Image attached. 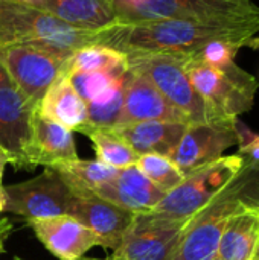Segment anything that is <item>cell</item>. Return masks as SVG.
Returning <instances> with one entry per match:
<instances>
[{"mask_svg":"<svg viewBox=\"0 0 259 260\" xmlns=\"http://www.w3.org/2000/svg\"><path fill=\"white\" fill-rule=\"evenodd\" d=\"M148 120L180 122L191 125L188 117L177 110L143 75L128 69L124 105L119 122L114 128Z\"/></svg>","mask_w":259,"mask_h":260,"instance_id":"cell-14","label":"cell"},{"mask_svg":"<svg viewBox=\"0 0 259 260\" xmlns=\"http://www.w3.org/2000/svg\"><path fill=\"white\" fill-rule=\"evenodd\" d=\"M244 163V155H223L221 158L186 175L183 181L168 192L150 212L171 219L188 221L232 183Z\"/></svg>","mask_w":259,"mask_h":260,"instance_id":"cell-6","label":"cell"},{"mask_svg":"<svg viewBox=\"0 0 259 260\" xmlns=\"http://www.w3.org/2000/svg\"><path fill=\"white\" fill-rule=\"evenodd\" d=\"M259 242V209L234 215L220 238V260H252Z\"/></svg>","mask_w":259,"mask_h":260,"instance_id":"cell-21","label":"cell"},{"mask_svg":"<svg viewBox=\"0 0 259 260\" xmlns=\"http://www.w3.org/2000/svg\"><path fill=\"white\" fill-rule=\"evenodd\" d=\"M79 260H122V259H119V257H116V256H111V257H107V259H85V257H81Z\"/></svg>","mask_w":259,"mask_h":260,"instance_id":"cell-36","label":"cell"},{"mask_svg":"<svg viewBox=\"0 0 259 260\" xmlns=\"http://www.w3.org/2000/svg\"><path fill=\"white\" fill-rule=\"evenodd\" d=\"M5 207H6V193H5V189L0 187V213L5 212Z\"/></svg>","mask_w":259,"mask_h":260,"instance_id":"cell-34","label":"cell"},{"mask_svg":"<svg viewBox=\"0 0 259 260\" xmlns=\"http://www.w3.org/2000/svg\"><path fill=\"white\" fill-rule=\"evenodd\" d=\"M241 47H244V44L240 41L212 40V41L206 43L202 47V50L194 56L208 66H212L217 69H224L235 62V58Z\"/></svg>","mask_w":259,"mask_h":260,"instance_id":"cell-28","label":"cell"},{"mask_svg":"<svg viewBox=\"0 0 259 260\" xmlns=\"http://www.w3.org/2000/svg\"><path fill=\"white\" fill-rule=\"evenodd\" d=\"M93 193L133 213L153 210L166 195L156 187L136 165L119 169V174L113 180L98 187Z\"/></svg>","mask_w":259,"mask_h":260,"instance_id":"cell-17","label":"cell"},{"mask_svg":"<svg viewBox=\"0 0 259 260\" xmlns=\"http://www.w3.org/2000/svg\"><path fill=\"white\" fill-rule=\"evenodd\" d=\"M37 239L60 260H79L93 247H101L98 236L69 215L27 221Z\"/></svg>","mask_w":259,"mask_h":260,"instance_id":"cell-15","label":"cell"},{"mask_svg":"<svg viewBox=\"0 0 259 260\" xmlns=\"http://www.w3.org/2000/svg\"><path fill=\"white\" fill-rule=\"evenodd\" d=\"M212 260H220V259H218V257H214V259H212Z\"/></svg>","mask_w":259,"mask_h":260,"instance_id":"cell-40","label":"cell"},{"mask_svg":"<svg viewBox=\"0 0 259 260\" xmlns=\"http://www.w3.org/2000/svg\"><path fill=\"white\" fill-rule=\"evenodd\" d=\"M234 131L237 136L238 154L259 163V133L247 128L240 119L234 122Z\"/></svg>","mask_w":259,"mask_h":260,"instance_id":"cell-29","label":"cell"},{"mask_svg":"<svg viewBox=\"0 0 259 260\" xmlns=\"http://www.w3.org/2000/svg\"><path fill=\"white\" fill-rule=\"evenodd\" d=\"M37 111L70 131H79L87 126V104L73 88L69 76L61 75L46 91L37 105Z\"/></svg>","mask_w":259,"mask_h":260,"instance_id":"cell-19","label":"cell"},{"mask_svg":"<svg viewBox=\"0 0 259 260\" xmlns=\"http://www.w3.org/2000/svg\"><path fill=\"white\" fill-rule=\"evenodd\" d=\"M125 82H127V73L110 90H107L98 99L87 104L89 117H87V126L82 129V134L87 129H113L118 125L124 105Z\"/></svg>","mask_w":259,"mask_h":260,"instance_id":"cell-24","label":"cell"},{"mask_svg":"<svg viewBox=\"0 0 259 260\" xmlns=\"http://www.w3.org/2000/svg\"><path fill=\"white\" fill-rule=\"evenodd\" d=\"M15 3H21V5H27V6H37L38 0H15Z\"/></svg>","mask_w":259,"mask_h":260,"instance_id":"cell-35","label":"cell"},{"mask_svg":"<svg viewBox=\"0 0 259 260\" xmlns=\"http://www.w3.org/2000/svg\"><path fill=\"white\" fill-rule=\"evenodd\" d=\"M136 166L156 187H159L165 193L177 187L185 178V175L180 172L176 163L166 155H160V154L139 155Z\"/></svg>","mask_w":259,"mask_h":260,"instance_id":"cell-26","label":"cell"},{"mask_svg":"<svg viewBox=\"0 0 259 260\" xmlns=\"http://www.w3.org/2000/svg\"><path fill=\"white\" fill-rule=\"evenodd\" d=\"M55 169L72 189H82L95 192L98 187L105 184L107 181L113 180L119 169L107 166L101 161L95 160H73L64 165H60Z\"/></svg>","mask_w":259,"mask_h":260,"instance_id":"cell-23","label":"cell"},{"mask_svg":"<svg viewBox=\"0 0 259 260\" xmlns=\"http://www.w3.org/2000/svg\"><path fill=\"white\" fill-rule=\"evenodd\" d=\"M14 260H23V259H20V257H14Z\"/></svg>","mask_w":259,"mask_h":260,"instance_id":"cell-39","label":"cell"},{"mask_svg":"<svg viewBox=\"0 0 259 260\" xmlns=\"http://www.w3.org/2000/svg\"><path fill=\"white\" fill-rule=\"evenodd\" d=\"M0 2H15V0H0Z\"/></svg>","mask_w":259,"mask_h":260,"instance_id":"cell-38","label":"cell"},{"mask_svg":"<svg viewBox=\"0 0 259 260\" xmlns=\"http://www.w3.org/2000/svg\"><path fill=\"white\" fill-rule=\"evenodd\" d=\"M35 110L37 105L12 82L0 87V149L17 169H27Z\"/></svg>","mask_w":259,"mask_h":260,"instance_id":"cell-11","label":"cell"},{"mask_svg":"<svg viewBox=\"0 0 259 260\" xmlns=\"http://www.w3.org/2000/svg\"><path fill=\"white\" fill-rule=\"evenodd\" d=\"M259 209V163L246 157L238 175L208 206L188 219L169 260H212L227 221Z\"/></svg>","mask_w":259,"mask_h":260,"instance_id":"cell-2","label":"cell"},{"mask_svg":"<svg viewBox=\"0 0 259 260\" xmlns=\"http://www.w3.org/2000/svg\"><path fill=\"white\" fill-rule=\"evenodd\" d=\"M69 58L26 44L0 46V62L12 84L35 105L50 85L66 73Z\"/></svg>","mask_w":259,"mask_h":260,"instance_id":"cell-8","label":"cell"},{"mask_svg":"<svg viewBox=\"0 0 259 260\" xmlns=\"http://www.w3.org/2000/svg\"><path fill=\"white\" fill-rule=\"evenodd\" d=\"M76 158L78 152L72 131L43 117L35 110L27 151V171H32L37 166L56 168Z\"/></svg>","mask_w":259,"mask_h":260,"instance_id":"cell-16","label":"cell"},{"mask_svg":"<svg viewBox=\"0 0 259 260\" xmlns=\"http://www.w3.org/2000/svg\"><path fill=\"white\" fill-rule=\"evenodd\" d=\"M246 47H252V49H256V50H259V34L258 35H255V37H252V38L247 41Z\"/></svg>","mask_w":259,"mask_h":260,"instance_id":"cell-33","label":"cell"},{"mask_svg":"<svg viewBox=\"0 0 259 260\" xmlns=\"http://www.w3.org/2000/svg\"><path fill=\"white\" fill-rule=\"evenodd\" d=\"M186 73L191 85L205 102L212 123L234 125L241 114L250 111L255 105L258 81L235 62L217 69L189 56Z\"/></svg>","mask_w":259,"mask_h":260,"instance_id":"cell-4","label":"cell"},{"mask_svg":"<svg viewBox=\"0 0 259 260\" xmlns=\"http://www.w3.org/2000/svg\"><path fill=\"white\" fill-rule=\"evenodd\" d=\"M84 134L90 139L98 161L114 169L136 165L139 155L113 129H87Z\"/></svg>","mask_w":259,"mask_h":260,"instance_id":"cell-25","label":"cell"},{"mask_svg":"<svg viewBox=\"0 0 259 260\" xmlns=\"http://www.w3.org/2000/svg\"><path fill=\"white\" fill-rule=\"evenodd\" d=\"M259 34V21L209 23L194 20H160L134 24H116L99 32L98 43L133 53H169L194 56L212 40L247 44Z\"/></svg>","mask_w":259,"mask_h":260,"instance_id":"cell-1","label":"cell"},{"mask_svg":"<svg viewBox=\"0 0 259 260\" xmlns=\"http://www.w3.org/2000/svg\"><path fill=\"white\" fill-rule=\"evenodd\" d=\"M128 67L127 55L101 43H90L72 53L66 66V75L89 73Z\"/></svg>","mask_w":259,"mask_h":260,"instance_id":"cell-22","label":"cell"},{"mask_svg":"<svg viewBox=\"0 0 259 260\" xmlns=\"http://www.w3.org/2000/svg\"><path fill=\"white\" fill-rule=\"evenodd\" d=\"M3 189L6 193L5 210L27 221L67 215L73 198L72 187L52 168H46L31 180Z\"/></svg>","mask_w":259,"mask_h":260,"instance_id":"cell-9","label":"cell"},{"mask_svg":"<svg viewBox=\"0 0 259 260\" xmlns=\"http://www.w3.org/2000/svg\"><path fill=\"white\" fill-rule=\"evenodd\" d=\"M234 145H237L234 125L191 123L169 158L186 177L221 158L224 151Z\"/></svg>","mask_w":259,"mask_h":260,"instance_id":"cell-13","label":"cell"},{"mask_svg":"<svg viewBox=\"0 0 259 260\" xmlns=\"http://www.w3.org/2000/svg\"><path fill=\"white\" fill-rule=\"evenodd\" d=\"M9 163V158H8V155L3 152V151H0V187H2V178H3V171H5V166Z\"/></svg>","mask_w":259,"mask_h":260,"instance_id":"cell-31","label":"cell"},{"mask_svg":"<svg viewBox=\"0 0 259 260\" xmlns=\"http://www.w3.org/2000/svg\"><path fill=\"white\" fill-rule=\"evenodd\" d=\"M11 82H12V81H11L8 72L5 70V67H3L2 62H0V87H3V85H6V84H11Z\"/></svg>","mask_w":259,"mask_h":260,"instance_id":"cell-32","label":"cell"},{"mask_svg":"<svg viewBox=\"0 0 259 260\" xmlns=\"http://www.w3.org/2000/svg\"><path fill=\"white\" fill-rule=\"evenodd\" d=\"M73 198L69 209V216L78 219L90 232H93L101 241L102 248L116 250L128 227L131 225L133 212L122 209L90 190L72 189Z\"/></svg>","mask_w":259,"mask_h":260,"instance_id":"cell-12","label":"cell"},{"mask_svg":"<svg viewBox=\"0 0 259 260\" xmlns=\"http://www.w3.org/2000/svg\"><path fill=\"white\" fill-rule=\"evenodd\" d=\"M252 260H255V259H252Z\"/></svg>","mask_w":259,"mask_h":260,"instance_id":"cell-41","label":"cell"},{"mask_svg":"<svg viewBox=\"0 0 259 260\" xmlns=\"http://www.w3.org/2000/svg\"><path fill=\"white\" fill-rule=\"evenodd\" d=\"M186 128L188 123L148 120L113 128V131L124 139L137 155L160 154L171 157Z\"/></svg>","mask_w":259,"mask_h":260,"instance_id":"cell-18","label":"cell"},{"mask_svg":"<svg viewBox=\"0 0 259 260\" xmlns=\"http://www.w3.org/2000/svg\"><path fill=\"white\" fill-rule=\"evenodd\" d=\"M253 259L259 260V242H258V247H256V251H255V256H253Z\"/></svg>","mask_w":259,"mask_h":260,"instance_id":"cell-37","label":"cell"},{"mask_svg":"<svg viewBox=\"0 0 259 260\" xmlns=\"http://www.w3.org/2000/svg\"><path fill=\"white\" fill-rule=\"evenodd\" d=\"M35 8L89 32L98 34L118 24L110 0H38Z\"/></svg>","mask_w":259,"mask_h":260,"instance_id":"cell-20","label":"cell"},{"mask_svg":"<svg viewBox=\"0 0 259 260\" xmlns=\"http://www.w3.org/2000/svg\"><path fill=\"white\" fill-rule=\"evenodd\" d=\"M99 32L70 26L40 8L0 2V46L26 44L70 58L79 47L98 43Z\"/></svg>","mask_w":259,"mask_h":260,"instance_id":"cell-3","label":"cell"},{"mask_svg":"<svg viewBox=\"0 0 259 260\" xmlns=\"http://www.w3.org/2000/svg\"><path fill=\"white\" fill-rule=\"evenodd\" d=\"M189 56L169 53H133L127 55L128 69L143 75L189 123H212L209 111L197 94L186 73Z\"/></svg>","mask_w":259,"mask_h":260,"instance_id":"cell-7","label":"cell"},{"mask_svg":"<svg viewBox=\"0 0 259 260\" xmlns=\"http://www.w3.org/2000/svg\"><path fill=\"white\" fill-rule=\"evenodd\" d=\"M186 222L153 212L136 213L113 256L122 260H169Z\"/></svg>","mask_w":259,"mask_h":260,"instance_id":"cell-10","label":"cell"},{"mask_svg":"<svg viewBox=\"0 0 259 260\" xmlns=\"http://www.w3.org/2000/svg\"><path fill=\"white\" fill-rule=\"evenodd\" d=\"M118 24L160 20H194L209 23L259 21V6L252 0H133L113 3Z\"/></svg>","mask_w":259,"mask_h":260,"instance_id":"cell-5","label":"cell"},{"mask_svg":"<svg viewBox=\"0 0 259 260\" xmlns=\"http://www.w3.org/2000/svg\"><path fill=\"white\" fill-rule=\"evenodd\" d=\"M0 151H2V149H0Z\"/></svg>","mask_w":259,"mask_h":260,"instance_id":"cell-42","label":"cell"},{"mask_svg":"<svg viewBox=\"0 0 259 260\" xmlns=\"http://www.w3.org/2000/svg\"><path fill=\"white\" fill-rule=\"evenodd\" d=\"M12 232V224L9 219L3 218L0 219V254L3 253V247H5V242L9 236V233Z\"/></svg>","mask_w":259,"mask_h":260,"instance_id":"cell-30","label":"cell"},{"mask_svg":"<svg viewBox=\"0 0 259 260\" xmlns=\"http://www.w3.org/2000/svg\"><path fill=\"white\" fill-rule=\"evenodd\" d=\"M128 67L124 69H111L101 72H89V73H70L69 81L78 94L84 99L85 104L98 99L107 90H110L125 73Z\"/></svg>","mask_w":259,"mask_h":260,"instance_id":"cell-27","label":"cell"}]
</instances>
